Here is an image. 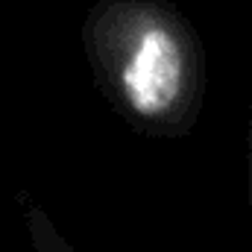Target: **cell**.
<instances>
[{
    "label": "cell",
    "instance_id": "obj_2",
    "mask_svg": "<svg viewBox=\"0 0 252 252\" xmlns=\"http://www.w3.org/2000/svg\"><path fill=\"white\" fill-rule=\"evenodd\" d=\"M247 167H250V208H252V118H250V132H247Z\"/></svg>",
    "mask_w": 252,
    "mask_h": 252
},
{
    "label": "cell",
    "instance_id": "obj_1",
    "mask_svg": "<svg viewBox=\"0 0 252 252\" xmlns=\"http://www.w3.org/2000/svg\"><path fill=\"white\" fill-rule=\"evenodd\" d=\"M97 85L141 135L182 138L208 88L205 47L170 0H100L88 21Z\"/></svg>",
    "mask_w": 252,
    "mask_h": 252
}]
</instances>
